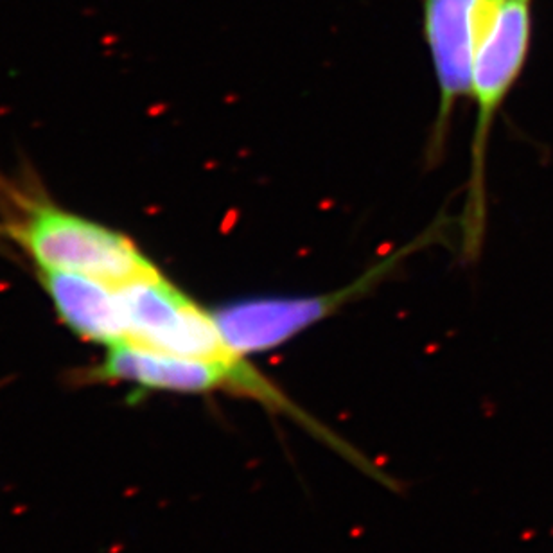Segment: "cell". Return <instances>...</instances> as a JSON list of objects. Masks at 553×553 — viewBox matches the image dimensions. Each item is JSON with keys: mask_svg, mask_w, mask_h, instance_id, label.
<instances>
[{"mask_svg": "<svg viewBox=\"0 0 553 553\" xmlns=\"http://www.w3.org/2000/svg\"><path fill=\"white\" fill-rule=\"evenodd\" d=\"M532 36V0H490L476 16L473 95L476 126L465 201V252L476 255L485 223V153L501 104L523 72Z\"/></svg>", "mask_w": 553, "mask_h": 553, "instance_id": "6da1fadb", "label": "cell"}, {"mask_svg": "<svg viewBox=\"0 0 553 553\" xmlns=\"http://www.w3.org/2000/svg\"><path fill=\"white\" fill-rule=\"evenodd\" d=\"M7 236L38 268L88 275L126 284L158 271L157 264L126 234L47 201H29Z\"/></svg>", "mask_w": 553, "mask_h": 553, "instance_id": "7a4b0ae2", "label": "cell"}, {"mask_svg": "<svg viewBox=\"0 0 553 553\" xmlns=\"http://www.w3.org/2000/svg\"><path fill=\"white\" fill-rule=\"evenodd\" d=\"M36 275L60 322L78 338L104 347L126 340L128 323L119 286L50 268L36 266Z\"/></svg>", "mask_w": 553, "mask_h": 553, "instance_id": "8992f818", "label": "cell"}, {"mask_svg": "<svg viewBox=\"0 0 553 553\" xmlns=\"http://www.w3.org/2000/svg\"><path fill=\"white\" fill-rule=\"evenodd\" d=\"M435 230H427L417 241L406 244L394 255L379 261L352 284L307 297H261L237 300L214 311L219 329L226 343L241 356L264 352L284 345L286 341L304 332L305 329L334 315L341 305L363 297L370 287L379 284L406 255L427 243Z\"/></svg>", "mask_w": 553, "mask_h": 553, "instance_id": "277c9868", "label": "cell"}, {"mask_svg": "<svg viewBox=\"0 0 553 553\" xmlns=\"http://www.w3.org/2000/svg\"><path fill=\"white\" fill-rule=\"evenodd\" d=\"M119 293L128 323L126 341L234 368L252 366L226 343L214 311L194 302L160 269L121 284Z\"/></svg>", "mask_w": 553, "mask_h": 553, "instance_id": "3957f363", "label": "cell"}, {"mask_svg": "<svg viewBox=\"0 0 553 553\" xmlns=\"http://www.w3.org/2000/svg\"><path fill=\"white\" fill-rule=\"evenodd\" d=\"M474 2L476 0H420L422 32L438 85V111L429 142L433 158L444 147L456 103L473 95L476 54Z\"/></svg>", "mask_w": 553, "mask_h": 553, "instance_id": "5b68a950", "label": "cell"}]
</instances>
